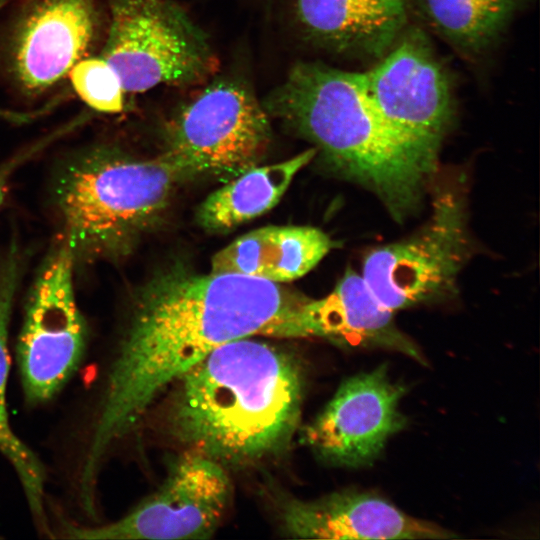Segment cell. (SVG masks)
Returning a JSON list of instances; mask_svg holds the SVG:
<instances>
[{"instance_id":"ba28073f","label":"cell","mask_w":540,"mask_h":540,"mask_svg":"<svg viewBox=\"0 0 540 540\" xmlns=\"http://www.w3.org/2000/svg\"><path fill=\"white\" fill-rule=\"evenodd\" d=\"M74 263V255L61 237L27 299L16 356L28 404H43L54 398L84 354L87 329L74 292Z\"/></svg>"},{"instance_id":"277c9868","label":"cell","mask_w":540,"mask_h":540,"mask_svg":"<svg viewBox=\"0 0 540 540\" xmlns=\"http://www.w3.org/2000/svg\"><path fill=\"white\" fill-rule=\"evenodd\" d=\"M182 179L162 155L141 159L108 145L73 159L57 180L55 202L75 260L128 253Z\"/></svg>"},{"instance_id":"ac0fdd59","label":"cell","mask_w":540,"mask_h":540,"mask_svg":"<svg viewBox=\"0 0 540 540\" xmlns=\"http://www.w3.org/2000/svg\"><path fill=\"white\" fill-rule=\"evenodd\" d=\"M316 154L315 148L308 149L282 162L254 166L230 179L199 205L197 223L206 231L222 233L268 212Z\"/></svg>"},{"instance_id":"5b68a950","label":"cell","mask_w":540,"mask_h":540,"mask_svg":"<svg viewBox=\"0 0 540 540\" xmlns=\"http://www.w3.org/2000/svg\"><path fill=\"white\" fill-rule=\"evenodd\" d=\"M271 141L269 115L235 79H218L186 103L167 124L161 154L183 179H232L256 166Z\"/></svg>"},{"instance_id":"9c48e42d","label":"cell","mask_w":540,"mask_h":540,"mask_svg":"<svg viewBox=\"0 0 540 540\" xmlns=\"http://www.w3.org/2000/svg\"><path fill=\"white\" fill-rule=\"evenodd\" d=\"M231 483L225 466L196 451L185 450L164 482L123 517L103 525L61 520L69 539H209L225 514Z\"/></svg>"},{"instance_id":"30bf717a","label":"cell","mask_w":540,"mask_h":540,"mask_svg":"<svg viewBox=\"0 0 540 540\" xmlns=\"http://www.w3.org/2000/svg\"><path fill=\"white\" fill-rule=\"evenodd\" d=\"M405 387L386 364L341 383L332 399L305 428V443L324 462L346 468L371 465L389 438L402 430Z\"/></svg>"},{"instance_id":"8fae6325","label":"cell","mask_w":540,"mask_h":540,"mask_svg":"<svg viewBox=\"0 0 540 540\" xmlns=\"http://www.w3.org/2000/svg\"><path fill=\"white\" fill-rule=\"evenodd\" d=\"M363 85L383 116L398 128L440 146L453 117L448 77L418 29L401 34Z\"/></svg>"},{"instance_id":"52a82bcc","label":"cell","mask_w":540,"mask_h":540,"mask_svg":"<svg viewBox=\"0 0 540 540\" xmlns=\"http://www.w3.org/2000/svg\"><path fill=\"white\" fill-rule=\"evenodd\" d=\"M470 252L465 197L460 181L451 182L435 187L427 223L408 238L370 251L361 275L395 312L450 296Z\"/></svg>"},{"instance_id":"44dd1931","label":"cell","mask_w":540,"mask_h":540,"mask_svg":"<svg viewBox=\"0 0 540 540\" xmlns=\"http://www.w3.org/2000/svg\"><path fill=\"white\" fill-rule=\"evenodd\" d=\"M31 151L20 154L19 156L11 159L10 161L0 165V207L6 197L8 190V183L12 173L17 167L21 165L30 155Z\"/></svg>"},{"instance_id":"6da1fadb","label":"cell","mask_w":540,"mask_h":540,"mask_svg":"<svg viewBox=\"0 0 540 540\" xmlns=\"http://www.w3.org/2000/svg\"><path fill=\"white\" fill-rule=\"evenodd\" d=\"M304 297L277 283L174 268L139 292L117 348L97 379L81 457L100 467L163 390L215 348L264 335Z\"/></svg>"},{"instance_id":"7c38bea8","label":"cell","mask_w":540,"mask_h":540,"mask_svg":"<svg viewBox=\"0 0 540 540\" xmlns=\"http://www.w3.org/2000/svg\"><path fill=\"white\" fill-rule=\"evenodd\" d=\"M98 28L94 0H28L8 46V68L27 96L60 82L91 48Z\"/></svg>"},{"instance_id":"e0dca14e","label":"cell","mask_w":540,"mask_h":540,"mask_svg":"<svg viewBox=\"0 0 540 540\" xmlns=\"http://www.w3.org/2000/svg\"><path fill=\"white\" fill-rule=\"evenodd\" d=\"M21 275L20 254L15 245L0 261V455L14 470L37 528L51 535L46 508V472L43 463L15 433L9 418L7 384L10 370L9 324Z\"/></svg>"},{"instance_id":"7a4b0ae2","label":"cell","mask_w":540,"mask_h":540,"mask_svg":"<svg viewBox=\"0 0 540 540\" xmlns=\"http://www.w3.org/2000/svg\"><path fill=\"white\" fill-rule=\"evenodd\" d=\"M262 104L269 116L314 144L332 172L377 196L395 221L418 211L437 171L440 146L388 121L360 72L298 62Z\"/></svg>"},{"instance_id":"4fadbf2b","label":"cell","mask_w":540,"mask_h":540,"mask_svg":"<svg viewBox=\"0 0 540 540\" xmlns=\"http://www.w3.org/2000/svg\"><path fill=\"white\" fill-rule=\"evenodd\" d=\"M264 336L315 337L347 347L392 350L425 362L419 348L397 327L393 312L352 269L346 270L325 297L303 298Z\"/></svg>"},{"instance_id":"7402d4cb","label":"cell","mask_w":540,"mask_h":540,"mask_svg":"<svg viewBox=\"0 0 540 540\" xmlns=\"http://www.w3.org/2000/svg\"><path fill=\"white\" fill-rule=\"evenodd\" d=\"M6 0H0V9L2 8V6L5 4Z\"/></svg>"},{"instance_id":"ffe728a7","label":"cell","mask_w":540,"mask_h":540,"mask_svg":"<svg viewBox=\"0 0 540 540\" xmlns=\"http://www.w3.org/2000/svg\"><path fill=\"white\" fill-rule=\"evenodd\" d=\"M68 75L76 94L90 108L106 114L123 110L125 91L116 72L102 57H84Z\"/></svg>"},{"instance_id":"5bb4252c","label":"cell","mask_w":540,"mask_h":540,"mask_svg":"<svg viewBox=\"0 0 540 540\" xmlns=\"http://www.w3.org/2000/svg\"><path fill=\"white\" fill-rule=\"evenodd\" d=\"M283 531L309 539H452L453 532L413 517L388 500L345 490L314 500L290 498L280 508Z\"/></svg>"},{"instance_id":"9a60e30c","label":"cell","mask_w":540,"mask_h":540,"mask_svg":"<svg viewBox=\"0 0 540 540\" xmlns=\"http://www.w3.org/2000/svg\"><path fill=\"white\" fill-rule=\"evenodd\" d=\"M304 34L333 52L382 57L402 34L407 0H296Z\"/></svg>"},{"instance_id":"3957f363","label":"cell","mask_w":540,"mask_h":540,"mask_svg":"<svg viewBox=\"0 0 540 540\" xmlns=\"http://www.w3.org/2000/svg\"><path fill=\"white\" fill-rule=\"evenodd\" d=\"M168 427L186 450L226 465L276 455L300 422L305 374L299 359L244 337L225 343L181 376Z\"/></svg>"},{"instance_id":"8992f818","label":"cell","mask_w":540,"mask_h":540,"mask_svg":"<svg viewBox=\"0 0 540 540\" xmlns=\"http://www.w3.org/2000/svg\"><path fill=\"white\" fill-rule=\"evenodd\" d=\"M110 23L102 58L125 92L158 85H189L211 76L217 57L205 33L167 0H109Z\"/></svg>"},{"instance_id":"2e32d148","label":"cell","mask_w":540,"mask_h":540,"mask_svg":"<svg viewBox=\"0 0 540 540\" xmlns=\"http://www.w3.org/2000/svg\"><path fill=\"white\" fill-rule=\"evenodd\" d=\"M335 246L311 226H266L250 231L217 252L212 273H236L284 283L313 269Z\"/></svg>"},{"instance_id":"d6986e66","label":"cell","mask_w":540,"mask_h":540,"mask_svg":"<svg viewBox=\"0 0 540 540\" xmlns=\"http://www.w3.org/2000/svg\"><path fill=\"white\" fill-rule=\"evenodd\" d=\"M430 25L461 52L478 54L503 33L521 0H417Z\"/></svg>"}]
</instances>
